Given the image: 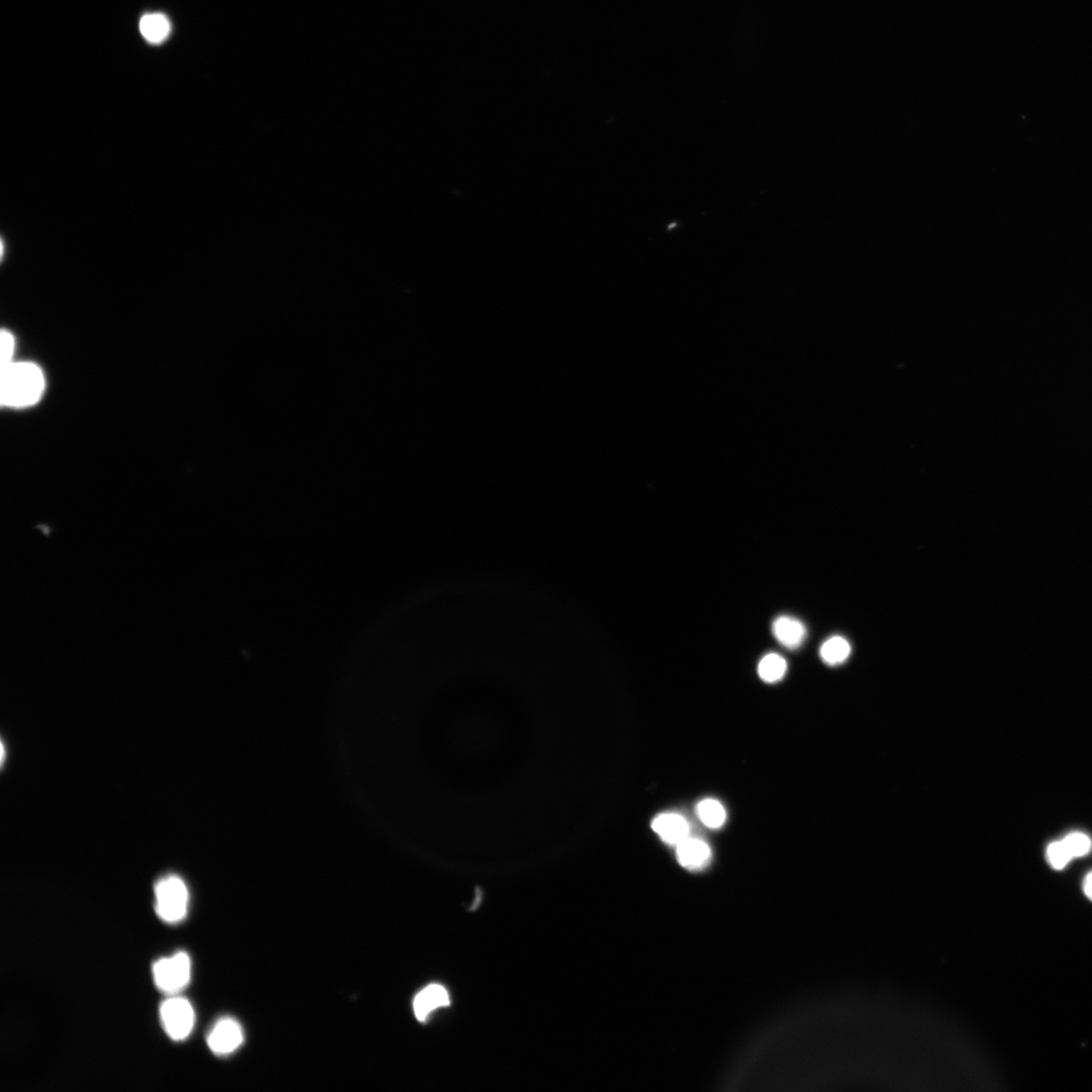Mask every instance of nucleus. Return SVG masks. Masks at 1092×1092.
<instances>
[{"instance_id":"nucleus-1","label":"nucleus","mask_w":1092,"mask_h":1092,"mask_svg":"<svg viewBox=\"0 0 1092 1092\" xmlns=\"http://www.w3.org/2000/svg\"><path fill=\"white\" fill-rule=\"evenodd\" d=\"M45 390V377L33 363H12L0 372V399L3 406L21 409L37 404Z\"/></svg>"},{"instance_id":"nucleus-2","label":"nucleus","mask_w":1092,"mask_h":1092,"mask_svg":"<svg viewBox=\"0 0 1092 1092\" xmlns=\"http://www.w3.org/2000/svg\"><path fill=\"white\" fill-rule=\"evenodd\" d=\"M158 916L169 923L181 921L187 914L189 894L184 881L176 876L162 878L155 886Z\"/></svg>"},{"instance_id":"nucleus-3","label":"nucleus","mask_w":1092,"mask_h":1092,"mask_svg":"<svg viewBox=\"0 0 1092 1092\" xmlns=\"http://www.w3.org/2000/svg\"><path fill=\"white\" fill-rule=\"evenodd\" d=\"M191 962L189 956L179 952L171 958H163L153 965V977L157 989L170 996L181 993L190 981Z\"/></svg>"},{"instance_id":"nucleus-4","label":"nucleus","mask_w":1092,"mask_h":1092,"mask_svg":"<svg viewBox=\"0 0 1092 1092\" xmlns=\"http://www.w3.org/2000/svg\"><path fill=\"white\" fill-rule=\"evenodd\" d=\"M160 1020L171 1039L183 1041L194 1030L195 1010L186 998L172 995L161 1004Z\"/></svg>"},{"instance_id":"nucleus-5","label":"nucleus","mask_w":1092,"mask_h":1092,"mask_svg":"<svg viewBox=\"0 0 1092 1092\" xmlns=\"http://www.w3.org/2000/svg\"><path fill=\"white\" fill-rule=\"evenodd\" d=\"M244 1042L241 1025L234 1019L217 1021L210 1032L207 1043L216 1056H227L238 1050Z\"/></svg>"},{"instance_id":"nucleus-6","label":"nucleus","mask_w":1092,"mask_h":1092,"mask_svg":"<svg viewBox=\"0 0 1092 1092\" xmlns=\"http://www.w3.org/2000/svg\"><path fill=\"white\" fill-rule=\"evenodd\" d=\"M651 828L663 841L671 845H678L690 837V826L687 819L679 813L666 812L655 817Z\"/></svg>"},{"instance_id":"nucleus-7","label":"nucleus","mask_w":1092,"mask_h":1092,"mask_svg":"<svg viewBox=\"0 0 1092 1092\" xmlns=\"http://www.w3.org/2000/svg\"><path fill=\"white\" fill-rule=\"evenodd\" d=\"M677 859L682 867L690 871H700L712 861L713 853L709 844L701 838L689 837L677 846Z\"/></svg>"},{"instance_id":"nucleus-8","label":"nucleus","mask_w":1092,"mask_h":1092,"mask_svg":"<svg viewBox=\"0 0 1092 1092\" xmlns=\"http://www.w3.org/2000/svg\"><path fill=\"white\" fill-rule=\"evenodd\" d=\"M449 1004L450 998L447 989L440 985H431L414 998V1014L419 1022L424 1023L434 1010Z\"/></svg>"},{"instance_id":"nucleus-9","label":"nucleus","mask_w":1092,"mask_h":1092,"mask_svg":"<svg viewBox=\"0 0 1092 1092\" xmlns=\"http://www.w3.org/2000/svg\"><path fill=\"white\" fill-rule=\"evenodd\" d=\"M772 633L781 645L790 649L799 648L807 636L804 624L790 616H780L775 619L772 624Z\"/></svg>"},{"instance_id":"nucleus-10","label":"nucleus","mask_w":1092,"mask_h":1092,"mask_svg":"<svg viewBox=\"0 0 1092 1092\" xmlns=\"http://www.w3.org/2000/svg\"><path fill=\"white\" fill-rule=\"evenodd\" d=\"M140 31L147 41L161 43L170 35L171 22L161 14L146 15L140 21Z\"/></svg>"},{"instance_id":"nucleus-11","label":"nucleus","mask_w":1092,"mask_h":1092,"mask_svg":"<svg viewBox=\"0 0 1092 1092\" xmlns=\"http://www.w3.org/2000/svg\"><path fill=\"white\" fill-rule=\"evenodd\" d=\"M700 822L712 830H719L726 822V811L723 805L716 800H704L698 803L696 809Z\"/></svg>"},{"instance_id":"nucleus-12","label":"nucleus","mask_w":1092,"mask_h":1092,"mask_svg":"<svg viewBox=\"0 0 1092 1092\" xmlns=\"http://www.w3.org/2000/svg\"><path fill=\"white\" fill-rule=\"evenodd\" d=\"M821 658L830 666L844 663L851 654V644L841 637H833L821 647Z\"/></svg>"},{"instance_id":"nucleus-13","label":"nucleus","mask_w":1092,"mask_h":1092,"mask_svg":"<svg viewBox=\"0 0 1092 1092\" xmlns=\"http://www.w3.org/2000/svg\"><path fill=\"white\" fill-rule=\"evenodd\" d=\"M787 668V662L780 654L769 653L760 660L758 674L763 682L773 684L784 678Z\"/></svg>"},{"instance_id":"nucleus-14","label":"nucleus","mask_w":1092,"mask_h":1092,"mask_svg":"<svg viewBox=\"0 0 1092 1092\" xmlns=\"http://www.w3.org/2000/svg\"><path fill=\"white\" fill-rule=\"evenodd\" d=\"M1047 859L1056 870H1062L1073 859L1063 840L1052 842L1047 849Z\"/></svg>"},{"instance_id":"nucleus-15","label":"nucleus","mask_w":1092,"mask_h":1092,"mask_svg":"<svg viewBox=\"0 0 1092 1092\" xmlns=\"http://www.w3.org/2000/svg\"><path fill=\"white\" fill-rule=\"evenodd\" d=\"M1062 840L1068 846L1072 858L1086 856L1091 850L1092 842L1084 834L1073 833Z\"/></svg>"},{"instance_id":"nucleus-16","label":"nucleus","mask_w":1092,"mask_h":1092,"mask_svg":"<svg viewBox=\"0 0 1092 1092\" xmlns=\"http://www.w3.org/2000/svg\"><path fill=\"white\" fill-rule=\"evenodd\" d=\"M0 367L5 368L14 363L16 348L15 337L9 332L3 331L0 336Z\"/></svg>"},{"instance_id":"nucleus-17","label":"nucleus","mask_w":1092,"mask_h":1092,"mask_svg":"<svg viewBox=\"0 0 1092 1092\" xmlns=\"http://www.w3.org/2000/svg\"><path fill=\"white\" fill-rule=\"evenodd\" d=\"M1084 893L1092 901V872L1085 878Z\"/></svg>"}]
</instances>
